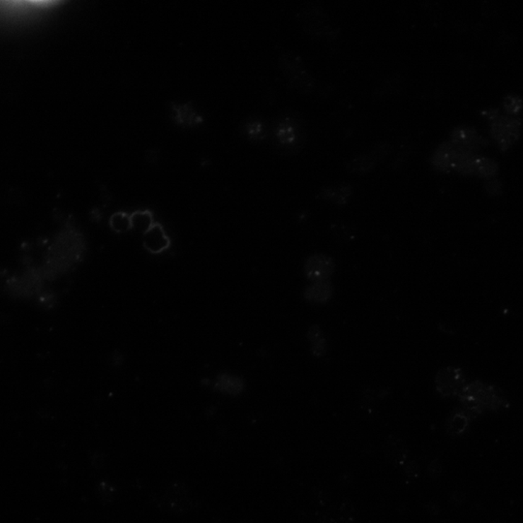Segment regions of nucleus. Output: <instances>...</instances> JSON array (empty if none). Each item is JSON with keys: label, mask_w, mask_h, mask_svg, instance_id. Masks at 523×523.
<instances>
[{"label": "nucleus", "mask_w": 523, "mask_h": 523, "mask_svg": "<svg viewBox=\"0 0 523 523\" xmlns=\"http://www.w3.org/2000/svg\"><path fill=\"white\" fill-rule=\"evenodd\" d=\"M310 337L313 346L317 349V352H324V349L326 348V342L321 329L317 326H314L310 329Z\"/></svg>", "instance_id": "obj_13"}, {"label": "nucleus", "mask_w": 523, "mask_h": 523, "mask_svg": "<svg viewBox=\"0 0 523 523\" xmlns=\"http://www.w3.org/2000/svg\"><path fill=\"white\" fill-rule=\"evenodd\" d=\"M378 162V153L377 151H372L370 154H365L354 159L352 163L350 164L349 168L353 172H365L370 171L376 166Z\"/></svg>", "instance_id": "obj_11"}, {"label": "nucleus", "mask_w": 523, "mask_h": 523, "mask_svg": "<svg viewBox=\"0 0 523 523\" xmlns=\"http://www.w3.org/2000/svg\"><path fill=\"white\" fill-rule=\"evenodd\" d=\"M466 384L464 371L456 366L442 368L435 376L436 389L443 396H459Z\"/></svg>", "instance_id": "obj_3"}, {"label": "nucleus", "mask_w": 523, "mask_h": 523, "mask_svg": "<svg viewBox=\"0 0 523 523\" xmlns=\"http://www.w3.org/2000/svg\"><path fill=\"white\" fill-rule=\"evenodd\" d=\"M491 135L502 150H508L517 142L519 136V119L507 114L506 116L495 114L491 117Z\"/></svg>", "instance_id": "obj_2"}, {"label": "nucleus", "mask_w": 523, "mask_h": 523, "mask_svg": "<svg viewBox=\"0 0 523 523\" xmlns=\"http://www.w3.org/2000/svg\"><path fill=\"white\" fill-rule=\"evenodd\" d=\"M281 67L294 88L305 93L311 90L312 78L299 57L293 54H285L281 59Z\"/></svg>", "instance_id": "obj_4"}, {"label": "nucleus", "mask_w": 523, "mask_h": 523, "mask_svg": "<svg viewBox=\"0 0 523 523\" xmlns=\"http://www.w3.org/2000/svg\"><path fill=\"white\" fill-rule=\"evenodd\" d=\"M326 198L334 202L339 204H345L351 197L352 190L347 187H340L337 188H331L325 192Z\"/></svg>", "instance_id": "obj_12"}, {"label": "nucleus", "mask_w": 523, "mask_h": 523, "mask_svg": "<svg viewBox=\"0 0 523 523\" xmlns=\"http://www.w3.org/2000/svg\"><path fill=\"white\" fill-rule=\"evenodd\" d=\"M498 172V165L488 157L478 156L476 163L475 176L485 180H493Z\"/></svg>", "instance_id": "obj_10"}, {"label": "nucleus", "mask_w": 523, "mask_h": 523, "mask_svg": "<svg viewBox=\"0 0 523 523\" xmlns=\"http://www.w3.org/2000/svg\"><path fill=\"white\" fill-rule=\"evenodd\" d=\"M177 114H179V119L182 120L183 122L191 124V122H197V120H196L197 119V117H196L194 112H193L192 109L189 108V107H182V108L179 110V112H177Z\"/></svg>", "instance_id": "obj_15"}, {"label": "nucleus", "mask_w": 523, "mask_h": 523, "mask_svg": "<svg viewBox=\"0 0 523 523\" xmlns=\"http://www.w3.org/2000/svg\"><path fill=\"white\" fill-rule=\"evenodd\" d=\"M336 266L333 259L324 254L310 256L305 262V276L312 282L327 281L333 276Z\"/></svg>", "instance_id": "obj_5"}, {"label": "nucleus", "mask_w": 523, "mask_h": 523, "mask_svg": "<svg viewBox=\"0 0 523 523\" xmlns=\"http://www.w3.org/2000/svg\"><path fill=\"white\" fill-rule=\"evenodd\" d=\"M334 286L327 281H315L308 285L305 290V299L313 303H326L329 302L334 295Z\"/></svg>", "instance_id": "obj_9"}, {"label": "nucleus", "mask_w": 523, "mask_h": 523, "mask_svg": "<svg viewBox=\"0 0 523 523\" xmlns=\"http://www.w3.org/2000/svg\"><path fill=\"white\" fill-rule=\"evenodd\" d=\"M522 101L519 98H509L505 99L504 109L508 114H516L522 109Z\"/></svg>", "instance_id": "obj_14"}, {"label": "nucleus", "mask_w": 523, "mask_h": 523, "mask_svg": "<svg viewBox=\"0 0 523 523\" xmlns=\"http://www.w3.org/2000/svg\"><path fill=\"white\" fill-rule=\"evenodd\" d=\"M457 146L452 142L442 143L437 150L433 151L431 162L434 168L444 172H452L454 170L456 161Z\"/></svg>", "instance_id": "obj_7"}, {"label": "nucleus", "mask_w": 523, "mask_h": 523, "mask_svg": "<svg viewBox=\"0 0 523 523\" xmlns=\"http://www.w3.org/2000/svg\"><path fill=\"white\" fill-rule=\"evenodd\" d=\"M457 146V145H456ZM478 154L475 151L457 146L454 170L462 176H475Z\"/></svg>", "instance_id": "obj_8"}, {"label": "nucleus", "mask_w": 523, "mask_h": 523, "mask_svg": "<svg viewBox=\"0 0 523 523\" xmlns=\"http://www.w3.org/2000/svg\"><path fill=\"white\" fill-rule=\"evenodd\" d=\"M459 397L462 404L478 412L494 411L502 404L495 388L481 381L467 383Z\"/></svg>", "instance_id": "obj_1"}, {"label": "nucleus", "mask_w": 523, "mask_h": 523, "mask_svg": "<svg viewBox=\"0 0 523 523\" xmlns=\"http://www.w3.org/2000/svg\"><path fill=\"white\" fill-rule=\"evenodd\" d=\"M299 22L308 35L313 37H324L328 35L329 25L323 13L317 8L307 7L302 10L299 15Z\"/></svg>", "instance_id": "obj_6"}]
</instances>
